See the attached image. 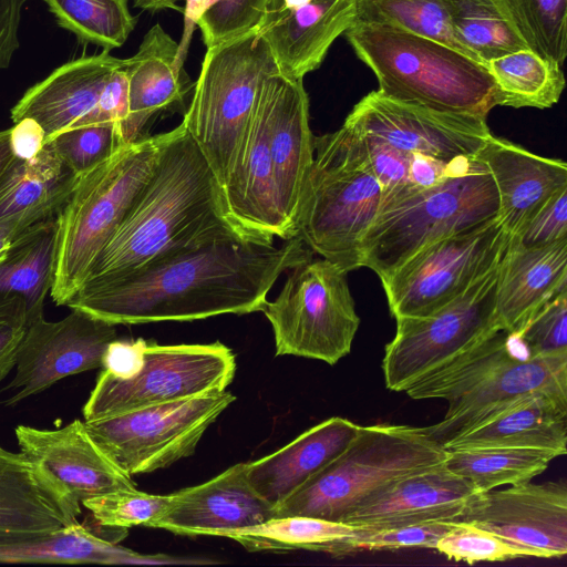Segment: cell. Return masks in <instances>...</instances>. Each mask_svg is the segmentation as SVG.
I'll return each mask as SVG.
<instances>
[{
	"label": "cell",
	"instance_id": "24",
	"mask_svg": "<svg viewBox=\"0 0 567 567\" xmlns=\"http://www.w3.org/2000/svg\"><path fill=\"white\" fill-rule=\"evenodd\" d=\"M124 60L109 51L69 61L29 87L11 110L13 123L31 117L47 141L68 128L91 124L104 86Z\"/></svg>",
	"mask_w": 567,
	"mask_h": 567
},
{
	"label": "cell",
	"instance_id": "50",
	"mask_svg": "<svg viewBox=\"0 0 567 567\" xmlns=\"http://www.w3.org/2000/svg\"><path fill=\"white\" fill-rule=\"evenodd\" d=\"M143 339L112 341L102 360V368L118 378L132 375L141 365Z\"/></svg>",
	"mask_w": 567,
	"mask_h": 567
},
{
	"label": "cell",
	"instance_id": "14",
	"mask_svg": "<svg viewBox=\"0 0 567 567\" xmlns=\"http://www.w3.org/2000/svg\"><path fill=\"white\" fill-rule=\"evenodd\" d=\"M499 265L437 311L395 319V334L385 344L382 360L390 391L404 392L419 378L499 329L495 315Z\"/></svg>",
	"mask_w": 567,
	"mask_h": 567
},
{
	"label": "cell",
	"instance_id": "55",
	"mask_svg": "<svg viewBox=\"0 0 567 567\" xmlns=\"http://www.w3.org/2000/svg\"><path fill=\"white\" fill-rule=\"evenodd\" d=\"M13 158L14 156L10 146V128L0 131V177Z\"/></svg>",
	"mask_w": 567,
	"mask_h": 567
},
{
	"label": "cell",
	"instance_id": "15",
	"mask_svg": "<svg viewBox=\"0 0 567 567\" xmlns=\"http://www.w3.org/2000/svg\"><path fill=\"white\" fill-rule=\"evenodd\" d=\"M344 124L401 151L446 163L474 157L492 135L484 116L434 111L379 90L363 96Z\"/></svg>",
	"mask_w": 567,
	"mask_h": 567
},
{
	"label": "cell",
	"instance_id": "2",
	"mask_svg": "<svg viewBox=\"0 0 567 567\" xmlns=\"http://www.w3.org/2000/svg\"><path fill=\"white\" fill-rule=\"evenodd\" d=\"M231 236L247 238L228 220L216 177L181 123L86 281L120 277L184 249Z\"/></svg>",
	"mask_w": 567,
	"mask_h": 567
},
{
	"label": "cell",
	"instance_id": "17",
	"mask_svg": "<svg viewBox=\"0 0 567 567\" xmlns=\"http://www.w3.org/2000/svg\"><path fill=\"white\" fill-rule=\"evenodd\" d=\"M116 326L72 309L55 322L38 319L28 326L9 389H17L11 405L40 393L59 380L102 367L109 344L117 339Z\"/></svg>",
	"mask_w": 567,
	"mask_h": 567
},
{
	"label": "cell",
	"instance_id": "10",
	"mask_svg": "<svg viewBox=\"0 0 567 567\" xmlns=\"http://www.w3.org/2000/svg\"><path fill=\"white\" fill-rule=\"evenodd\" d=\"M347 274L322 257L290 269L279 295L261 309L274 331L276 355L333 365L350 353L360 318Z\"/></svg>",
	"mask_w": 567,
	"mask_h": 567
},
{
	"label": "cell",
	"instance_id": "30",
	"mask_svg": "<svg viewBox=\"0 0 567 567\" xmlns=\"http://www.w3.org/2000/svg\"><path fill=\"white\" fill-rule=\"evenodd\" d=\"M79 179L51 144L31 159L14 157L0 177V223L29 228L56 217Z\"/></svg>",
	"mask_w": 567,
	"mask_h": 567
},
{
	"label": "cell",
	"instance_id": "35",
	"mask_svg": "<svg viewBox=\"0 0 567 567\" xmlns=\"http://www.w3.org/2000/svg\"><path fill=\"white\" fill-rule=\"evenodd\" d=\"M446 451L444 465L467 480L477 493L532 481L557 457L548 451L517 447Z\"/></svg>",
	"mask_w": 567,
	"mask_h": 567
},
{
	"label": "cell",
	"instance_id": "1",
	"mask_svg": "<svg viewBox=\"0 0 567 567\" xmlns=\"http://www.w3.org/2000/svg\"><path fill=\"white\" fill-rule=\"evenodd\" d=\"M311 258L298 235L280 246L225 237L120 277L89 280L65 306L115 326L245 315L261 311L279 276Z\"/></svg>",
	"mask_w": 567,
	"mask_h": 567
},
{
	"label": "cell",
	"instance_id": "46",
	"mask_svg": "<svg viewBox=\"0 0 567 567\" xmlns=\"http://www.w3.org/2000/svg\"><path fill=\"white\" fill-rule=\"evenodd\" d=\"M267 0H218L198 21L207 48L257 28Z\"/></svg>",
	"mask_w": 567,
	"mask_h": 567
},
{
	"label": "cell",
	"instance_id": "56",
	"mask_svg": "<svg viewBox=\"0 0 567 567\" xmlns=\"http://www.w3.org/2000/svg\"><path fill=\"white\" fill-rule=\"evenodd\" d=\"M134 6L147 10L157 11L163 9H177L176 2L178 0H133Z\"/></svg>",
	"mask_w": 567,
	"mask_h": 567
},
{
	"label": "cell",
	"instance_id": "49",
	"mask_svg": "<svg viewBox=\"0 0 567 567\" xmlns=\"http://www.w3.org/2000/svg\"><path fill=\"white\" fill-rule=\"evenodd\" d=\"M28 0H0V70L7 69L19 49L21 12Z\"/></svg>",
	"mask_w": 567,
	"mask_h": 567
},
{
	"label": "cell",
	"instance_id": "18",
	"mask_svg": "<svg viewBox=\"0 0 567 567\" xmlns=\"http://www.w3.org/2000/svg\"><path fill=\"white\" fill-rule=\"evenodd\" d=\"M75 504L21 452L0 445V563H20L25 549L76 520Z\"/></svg>",
	"mask_w": 567,
	"mask_h": 567
},
{
	"label": "cell",
	"instance_id": "39",
	"mask_svg": "<svg viewBox=\"0 0 567 567\" xmlns=\"http://www.w3.org/2000/svg\"><path fill=\"white\" fill-rule=\"evenodd\" d=\"M530 50L560 65L567 55V0H504Z\"/></svg>",
	"mask_w": 567,
	"mask_h": 567
},
{
	"label": "cell",
	"instance_id": "11",
	"mask_svg": "<svg viewBox=\"0 0 567 567\" xmlns=\"http://www.w3.org/2000/svg\"><path fill=\"white\" fill-rule=\"evenodd\" d=\"M236 371L230 348L205 344L162 346L144 341L140 368L127 378L102 370L83 406L85 421L224 391Z\"/></svg>",
	"mask_w": 567,
	"mask_h": 567
},
{
	"label": "cell",
	"instance_id": "28",
	"mask_svg": "<svg viewBox=\"0 0 567 567\" xmlns=\"http://www.w3.org/2000/svg\"><path fill=\"white\" fill-rule=\"evenodd\" d=\"M517 447L567 453V398L528 395L451 440L445 450Z\"/></svg>",
	"mask_w": 567,
	"mask_h": 567
},
{
	"label": "cell",
	"instance_id": "51",
	"mask_svg": "<svg viewBox=\"0 0 567 567\" xmlns=\"http://www.w3.org/2000/svg\"><path fill=\"white\" fill-rule=\"evenodd\" d=\"M47 144V134L42 126L31 117H25L10 128L12 154L19 159L35 157Z\"/></svg>",
	"mask_w": 567,
	"mask_h": 567
},
{
	"label": "cell",
	"instance_id": "40",
	"mask_svg": "<svg viewBox=\"0 0 567 567\" xmlns=\"http://www.w3.org/2000/svg\"><path fill=\"white\" fill-rule=\"evenodd\" d=\"M51 144L61 159L79 176L109 159L126 145L114 122L76 126L51 136Z\"/></svg>",
	"mask_w": 567,
	"mask_h": 567
},
{
	"label": "cell",
	"instance_id": "3",
	"mask_svg": "<svg viewBox=\"0 0 567 567\" xmlns=\"http://www.w3.org/2000/svg\"><path fill=\"white\" fill-rule=\"evenodd\" d=\"M404 392L414 400L447 402L444 417L424 426L444 447L528 395L567 398V354H534L516 333L498 329L415 380Z\"/></svg>",
	"mask_w": 567,
	"mask_h": 567
},
{
	"label": "cell",
	"instance_id": "32",
	"mask_svg": "<svg viewBox=\"0 0 567 567\" xmlns=\"http://www.w3.org/2000/svg\"><path fill=\"white\" fill-rule=\"evenodd\" d=\"M456 41L470 56L491 60L530 50L504 0H440Z\"/></svg>",
	"mask_w": 567,
	"mask_h": 567
},
{
	"label": "cell",
	"instance_id": "43",
	"mask_svg": "<svg viewBox=\"0 0 567 567\" xmlns=\"http://www.w3.org/2000/svg\"><path fill=\"white\" fill-rule=\"evenodd\" d=\"M435 550L454 561L475 564L526 557L525 553L497 535L471 523L455 520L437 540Z\"/></svg>",
	"mask_w": 567,
	"mask_h": 567
},
{
	"label": "cell",
	"instance_id": "23",
	"mask_svg": "<svg viewBox=\"0 0 567 567\" xmlns=\"http://www.w3.org/2000/svg\"><path fill=\"white\" fill-rule=\"evenodd\" d=\"M477 492L444 462L411 473L358 504L341 523L389 528L437 520H456Z\"/></svg>",
	"mask_w": 567,
	"mask_h": 567
},
{
	"label": "cell",
	"instance_id": "36",
	"mask_svg": "<svg viewBox=\"0 0 567 567\" xmlns=\"http://www.w3.org/2000/svg\"><path fill=\"white\" fill-rule=\"evenodd\" d=\"M357 526L309 516L274 517L262 524L237 529L231 538L249 551L310 550L331 555L341 539Z\"/></svg>",
	"mask_w": 567,
	"mask_h": 567
},
{
	"label": "cell",
	"instance_id": "19",
	"mask_svg": "<svg viewBox=\"0 0 567 567\" xmlns=\"http://www.w3.org/2000/svg\"><path fill=\"white\" fill-rule=\"evenodd\" d=\"M270 157L282 218L292 236L313 161L315 136L309 125V99L302 79L279 70L262 83Z\"/></svg>",
	"mask_w": 567,
	"mask_h": 567
},
{
	"label": "cell",
	"instance_id": "26",
	"mask_svg": "<svg viewBox=\"0 0 567 567\" xmlns=\"http://www.w3.org/2000/svg\"><path fill=\"white\" fill-rule=\"evenodd\" d=\"M359 429V424L348 419L329 417L278 451L247 463L248 481L276 507L339 456Z\"/></svg>",
	"mask_w": 567,
	"mask_h": 567
},
{
	"label": "cell",
	"instance_id": "16",
	"mask_svg": "<svg viewBox=\"0 0 567 567\" xmlns=\"http://www.w3.org/2000/svg\"><path fill=\"white\" fill-rule=\"evenodd\" d=\"M456 520L497 535L526 557L560 558L567 554V485L528 481L476 493Z\"/></svg>",
	"mask_w": 567,
	"mask_h": 567
},
{
	"label": "cell",
	"instance_id": "27",
	"mask_svg": "<svg viewBox=\"0 0 567 567\" xmlns=\"http://www.w3.org/2000/svg\"><path fill=\"white\" fill-rule=\"evenodd\" d=\"M567 289V238L507 249L499 265L495 315L499 329L518 332L551 298Z\"/></svg>",
	"mask_w": 567,
	"mask_h": 567
},
{
	"label": "cell",
	"instance_id": "45",
	"mask_svg": "<svg viewBox=\"0 0 567 567\" xmlns=\"http://www.w3.org/2000/svg\"><path fill=\"white\" fill-rule=\"evenodd\" d=\"M516 334L534 354L566 355L567 289L545 303Z\"/></svg>",
	"mask_w": 567,
	"mask_h": 567
},
{
	"label": "cell",
	"instance_id": "4",
	"mask_svg": "<svg viewBox=\"0 0 567 567\" xmlns=\"http://www.w3.org/2000/svg\"><path fill=\"white\" fill-rule=\"evenodd\" d=\"M344 37L388 97L439 112L484 117L499 105V93L486 65L447 44L361 22H353Z\"/></svg>",
	"mask_w": 567,
	"mask_h": 567
},
{
	"label": "cell",
	"instance_id": "13",
	"mask_svg": "<svg viewBox=\"0 0 567 567\" xmlns=\"http://www.w3.org/2000/svg\"><path fill=\"white\" fill-rule=\"evenodd\" d=\"M235 400L229 391H213L84 423L95 443L132 476L193 455L206 430Z\"/></svg>",
	"mask_w": 567,
	"mask_h": 567
},
{
	"label": "cell",
	"instance_id": "42",
	"mask_svg": "<svg viewBox=\"0 0 567 567\" xmlns=\"http://www.w3.org/2000/svg\"><path fill=\"white\" fill-rule=\"evenodd\" d=\"M169 495H154L137 488H123L87 498L82 505L102 527L125 529L148 526L167 507Z\"/></svg>",
	"mask_w": 567,
	"mask_h": 567
},
{
	"label": "cell",
	"instance_id": "53",
	"mask_svg": "<svg viewBox=\"0 0 567 567\" xmlns=\"http://www.w3.org/2000/svg\"><path fill=\"white\" fill-rule=\"evenodd\" d=\"M218 0H185L184 8V29L182 39L178 42L176 56V68L183 71V64L188 53L190 40L199 19L217 2Z\"/></svg>",
	"mask_w": 567,
	"mask_h": 567
},
{
	"label": "cell",
	"instance_id": "8",
	"mask_svg": "<svg viewBox=\"0 0 567 567\" xmlns=\"http://www.w3.org/2000/svg\"><path fill=\"white\" fill-rule=\"evenodd\" d=\"M447 451L424 426L360 425L348 447L275 507V517L334 522L386 484L443 463Z\"/></svg>",
	"mask_w": 567,
	"mask_h": 567
},
{
	"label": "cell",
	"instance_id": "33",
	"mask_svg": "<svg viewBox=\"0 0 567 567\" xmlns=\"http://www.w3.org/2000/svg\"><path fill=\"white\" fill-rule=\"evenodd\" d=\"M22 563L104 564V565H188L210 564L168 555H144L99 536L78 520L63 526L45 542L32 546Z\"/></svg>",
	"mask_w": 567,
	"mask_h": 567
},
{
	"label": "cell",
	"instance_id": "22",
	"mask_svg": "<svg viewBox=\"0 0 567 567\" xmlns=\"http://www.w3.org/2000/svg\"><path fill=\"white\" fill-rule=\"evenodd\" d=\"M275 516V507L250 485L247 463H237L205 483L171 494L167 507L147 527L186 536H226Z\"/></svg>",
	"mask_w": 567,
	"mask_h": 567
},
{
	"label": "cell",
	"instance_id": "7",
	"mask_svg": "<svg viewBox=\"0 0 567 567\" xmlns=\"http://www.w3.org/2000/svg\"><path fill=\"white\" fill-rule=\"evenodd\" d=\"M499 216L491 173L474 157L432 187L380 209L362 243V267L385 278L423 247Z\"/></svg>",
	"mask_w": 567,
	"mask_h": 567
},
{
	"label": "cell",
	"instance_id": "44",
	"mask_svg": "<svg viewBox=\"0 0 567 567\" xmlns=\"http://www.w3.org/2000/svg\"><path fill=\"white\" fill-rule=\"evenodd\" d=\"M349 127L358 135L372 173L380 184L382 192L381 208L419 192L412 183L414 154L401 151L375 136Z\"/></svg>",
	"mask_w": 567,
	"mask_h": 567
},
{
	"label": "cell",
	"instance_id": "12",
	"mask_svg": "<svg viewBox=\"0 0 567 567\" xmlns=\"http://www.w3.org/2000/svg\"><path fill=\"white\" fill-rule=\"evenodd\" d=\"M509 239L498 216L423 247L381 279L391 315L437 311L497 267Z\"/></svg>",
	"mask_w": 567,
	"mask_h": 567
},
{
	"label": "cell",
	"instance_id": "6",
	"mask_svg": "<svg viewBox=\"0 0 567 567\" xmlns=\"http://www.w3.org/2000/svg\"><path fill=\"white\" fill-rule=\"evenodd\" d=\"M313 145L297 235L312 252L349 272L362 267V243L380 213L381 187L349 126L315 136Z\"/></svg>",
	"mask_w": 567,
	"mask_h": 567
},
{
	"label": "cell",
	"instance_id": "47",
	"mask_svg": "<svg viewBox=\"0 0 567 567\" xmlns=\"http://www.w3.org/2000/svg\"><path fill=\"white\" fill-rule=\"evenodd\" d=\"M567 238V188L554 195L514 236L508 247L527 249Z\"/></svg>",
	"mask_w": 567,
	"mask_h": 567
},
{
	"label": "cell",
	"instance_id": "20",
	"mask_svg": "<svg viewBox=\"0 0 567 567\" xmlns=\"http://www.w3.org/2000/svg\"><path fill=\"white\" fill-rule=\"evenodd\" d=\"M14 432L21 453L78 505L116 489L136 488L80 420L58 430L19 425Z\"/></svg>",
	"mask_w": 567,
	"mask_h": 567
},
{
	"label": "cell",
	"instance_id": "29",
	"mask_svg": "<svg viewBox=\"0 0 567 567\" xmlns=\"http://www.w3.org/2000/svg\"><path fill=\"white\" fill-rule=\"evenodd\" d=\"M178 43L158 24L144 35L137 52L125 59L128 113L122 130L125 144L143 136L144 127L157 114L183 102V72L176 68Z\"/></svg>",
	"mask_w": 567,
	"mask_h": 567
},
{
	"label": "cell",
	"instance_id": "34",
	"mask_svg": "<svg viewBox=\"0 0 567 567\" xmlns=\"http://www.w3.org/2000/svg\"><path fill=\"white\" fill-rule=\"evenodd\" d=\"M498 93L499 105L548 109L565 89L563 65L533 50H520L486 63Z\"/></svg>",
	"mask_w": 567,
	"mask_h": 567
},
{
	"label": "cell",
	"instance_id": "37",
	"mask_svg": "<svg viewBox=\"0 0 567 567\" xmlns=\"http://www.w3.org/2000/svg\"><path fill=\"white\" fill-rule=\"evenodd\" d=\"M58 24L82 44L121 48L135 28L127 0H43Z\"/></svg>",
	"mask_w": 567,
	"mask_h": 567
},
{
	"label": "cell",
	"instance_id": "48",
	"mask_svg": "<svg viewBox=\"0 0 567 567\" xmlns=\"http://www.w3.org/2000/svg\"><path fill=\"white\" fill-rule=\"evenodd\" d=\"M124 63L107 80L100 96L93 121V123L114 122L121 136L128 113L127 78Z\"/></svg>",
	"mask_w": 567,
	"mask_h": 567
},
{
	"label": "cell",
	"instance_id": "31",
	"mask_svg": "<svg viewBox=\"0 0 567 567\" xmlns=\"http://www.w3.org/2000/svg\"><path fill=\"white\" fill-rule=\"evenodd\" d=\"M56 217L27 229L0 262V316L19 318L28 326L43 318L55 269Z\"/></svg>",
	"mask_w": 567,
	"mask_h": 567
},
{
	"label": "cell",
	"instance_id": "54",
	"mask_svg": "<svg viewBox=\"0 0 567 567\" xmlns=\"http://www.w3.org/2000/svg\"><path fill=\"white\" fill-rule=\"evenodd\" d=\"M29 228L14 221L0 223V262L6 259L14 243Z\"/></svg>",
	"mask_w": 567,
	"mask_h": 567
},
{
	"label": "cell",
	"instance_id": "21",
	"mask_svg": "<svg viewBox=\"0 0 567 567\" xmlns=\"http://www.w3.org/2000/svg\"><path fill=\"white\" fill-rule=\"evenodd\" d=\"M357 0H267L257 31L279 71L293 79L317 70L355 20Z\"/></svg>",
	"mask_w": 567,
	"mask_h": 567
},
{
	"label": "cell",
	"instance_id": "41",
	"mask_svg": "<svg viewBox=\"0 0 567 567\" xmlns=\"http://www.w3.org/2000/svg\"><path fill=\"white\" fill-rule=\"evenodd\" d=\"M455 520H437L389 528L357 526L353 534L341 539L332 556L343 557L361 550H395L402 548H432L453 526Z\"/></svg>",
	"mask_w": 567,
	"mask_h": 567
},
{
	"label": "cell",
	"instance_id": "5",
	"mask_svg": "<svg viewBox=\"0 0 567 567\" xmlns=\"http://www.w3.org/2000/svg\"><path fill=\"white\" fill-rule=\"evenodd\" d=\"M174 128L122 146L80 176L56 215L58 240L50 295L65 306L81 289L103 247L148 182Z\"/></svg>",
	"mask_w": 567,
	"mask_h": 567
},
{
	"label": "cell",
	"instance_id": "9",
	"mask_svg": "<svg viewBox=\"0 0 567 567\" xmlns=\"http://www.w3.org/2000/svg\"><path fill=\"white\" fill-rule=\"evenodd\" d=\"M278 70L256 28L206 50L182 123L220 188L234 165L261 85Z\"/></svg>",
	"mask_w": 567,
	"mask_h": 567
},
{
	"label": "cell",
	"instance_id": "25",
	"mask_svg": "<svg viewBox=\"0 0 567 567\" xmlns=\"http://www.w3.org/2000/svg\"><path fill=\"white\" fill-rule=\"evenodd\" d=\"M474 158L493 177L499 200V218L511 237L554 195L567 188V164L564 161L536 155L494 135Z\"/></svg>",
	"mask_w": 567,
	"mask_h": 567
},
{
	"label": "cell",
	"instance_id": "52",
	"mask_svg": "<svg viewBox=\"0 0 567 567\" xmlns=\"http://www.w3.org/2000/svg\"><path fill=\"white\" fill-rule=\"evenodd\" d=\"M28 323L23 319L0 316V381L17 364L18 352Z\"/></svg>",
	"mask_w": 567,
	"mask_h": 567
},
{
	"label": "cell",
	"instance_id": "38",
	"mask_svg": "<svg viewBox=\"0 0 567 567\" xmlns=\"http://www.w3.org/2000/svg\"><path fill=\"white\" fill-rule=\"evenodd\" d=\"M354 22L399 29L467 54L456 41L440 0H357Z\"/></svg>",
	"mask_w": 567,
	"mask_h": 567
}]
</instances>
